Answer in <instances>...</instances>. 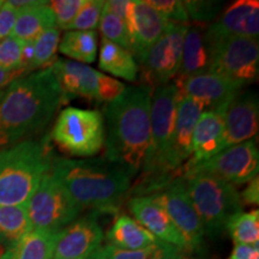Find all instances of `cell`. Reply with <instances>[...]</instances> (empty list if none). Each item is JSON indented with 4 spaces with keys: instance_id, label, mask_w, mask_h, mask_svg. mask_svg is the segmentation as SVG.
<instances>
[{
    "instance_id": "cell-1",
    "label": "cell",
    "mask_w": 259,
    "mask_h": 259,
    "mask_svg": "<svg viewBox=\"0 0 259 259\" xmlns=\"http://www.w3.org/2000/svg\"><path fill=\"white\" fill-rule=\"evenodd\" d=\"M64 101L51 67L16 78L0 100V148L17 144L46 127Z\"/></svg>"
},
{
    "instance_id": "cell-2",
    "label": "cell",
    "mask_w": 259,
    "mask_h": 259,
    "mask_svg": "<svg viewBox=\"0 0 259 259\" xmlns=\"http://www.w3.org/2000/svg\"><path fill=\"white\" fill-rule=\"evenodd\" d=\"M151 96L148 87H130L105 107V158L132 177L143 169L150 147Z\"/></svg>"
},
{
    "instance_id": "cell-3",
    "label": "cell",
    "mask_w": 259,
    "mask_h": 259,
    "mask_svg": "<svg viewBox=\"0 0 259 259\" xmlns=\"http://www.w3.org/2000/svg\"><path fill=\"white\" fill-rule=\"evenodd\" d=\"M51 173L80 210L94 209L99 212L115 211L134 178L105 157L58 158Z\"/></svg>"
},
{
    "instance_id": "cell-4",
    "label": "cell",
    "mask_w": 259,
    "mask_h": 259,
    "mask_svg": "<svg viewBox=\"0 0 259 259\" xmlns=\"http://www.w3.org/2000/svg\"><path fill=\"white\" fill-rule=\"evenodd\" d=\"M53 163L50 136L0 150V206L25 205Z\"/></svg>"
},
{
    "instance_id": "cell-5",
    "label": "cell",
    "mask_w": 259,
    "mask_h": 259,
    "mask_svg": "<svg viewBox=\"0 0 259 259\" xmlns=\"http://www.w3.org/2000/svg\"><path fill=\"white\" fill-rule=\"evenodd\" d=\"M183 178L204 233L210 236L219 235L228 220L242 209L235 186L205 174Z\"/></svg>"
},
{
    "instance_id": "cell-6",
    "label": "cell",
    "mask_w": 259,
    "mask_h": 259,
    "mask_svg": "<svg viewBox=\"0 0 259 259\" xmlns=\"http://www.w3.org/2000/svg\"><path fill=\"white\" fill-rule=\"evenodd\" d=\"M51 136L70 156H93L105 144V119L99 111L67 107L58 115Z\"/></svg>"
},
{
    "instance_id": "cell-7",
    "label": "cell",
    "mask_w": 259,
    "mask_h": 259,
    "mask_svg": "<svg viewBox=\"0 0 259 259\" xmlns=\"http://www.w3.org/2000/svg\"><path fill=\"white\" fill-rule=\"evenodd\" d=\"M180 94L173 82L158 87L151 96V137L143 169L145 174L173 173L167 168L171 137L176 127ZM176 174V173H174Z\"/></svg>"
},
{
    "instance_id": "cell-8",
    "label": "cell",
    "mask_w": 259,
    "mask_h": 259,
    "mask_svg": "<svg viewBox=\"0 0 259 259\" xmlns=\"http://www.w3.org/2000/svg\"><path fill=\"white\" fill-rule=\"evenodd\" d=\"M51 69L59 83L65 101L82 97L90 101L109 103L118 99L126 89L120 80L72 60L57 59Z\"/></svg>"
},
{
    "instance_id": "cell-9",
    "label": "cell",
    "mask_w": 259,
    "mask_h": 259,
    "mask_svg": "<svg viewBox=\"0 0 259 259\" xmlns=\"http://www.w3.org/2000/svg\"><path fill=\"white\" fill-rule=\"evenodd\" d=\"M187 29V24L167 22L161 36L139 61L141 85L148 87L154 92L178 76Z\"/></svg>"
},
{
    "instance_id": "cell-10",
    "label": "cell",
    "mask_w": 259,
    "mask_h": 259,
    "mask_svg": "<svg viewBox=\"0 0 259 259\" xmlns=\"http://www.w3.org/2000/svg\"><path fill=\"white\" fill-rule=\"evenodd\" d=\"M32 228L63 231L78 218L80 209L48 171L29 202L25 204Z\"/></svg>"
},
{
    "instance_id": "cell-11",
    "label": "cell",
    "mask_w": 259,
    "mask_h": 259,
    "mask_svg": "<svg viewBox=\"0 0 259 259\" xmlns=\"http://www.w3.org/2000/svg\"><path fill=\"white\" fill-rule=\"evenodd\" d=\"M211 61L209 72L233 80L244 87L254 83L259 72L257 38L229 36L209 44Z\"/></svg>"
},
{
    "instance_id": "cell-12",
    "label": "cell",
    "mask_w": 259,
    "mask_h": 259,
    "mask_svg": "<svg viewBox=\"0 0 259 259\" xmlns=\"http://www.w3.org/2000/svg\"><path fill=\"white\" fill-rule=\"evenodd\" d=\"M258 148L255 142L251 139L220 151L208 161L186 171L183 177L205 174L219 178L233 186H239L254 179L258 176Z\"/></svg>"
},
{
    "instance_id": "cell-13",
    "label": "cell",
    "mask_w": 259,
    "mask_h": 259,
    "mask_svg": "<svg viewBox=\"0 0 259 259\" xmlns=\"http://www.w3.org/2000/svg\"><path fill=\"white\" fill-rule=\"evenodd\" d=\"M149 197H151L169 216L171 222L185 239L189 250H197L203 244L205 233L191 203L183 177H177L161 191Z\"/></svg>"
},
{
    "instance_id": "cell-14",
    "label": "cell",
    "mask_w": 259,
    "mask_h": 259,
    "mask_svg": "<svg viewBox=\"0 0 259 259\" xmlns=\"http://www.w3.org/2000/svg\"><path fill=\"white\" fill-rule=\"evenodd\" d=\"M173 83L180 97L189 96L200 101L205 107V111L227 109L242 89L240 84L211 72L194 74L185 78L177 77Z\"/></svg>"
},
{
    "instance_id": "cell-15",
    "label": "cell",
    "mask_w": 259,
    "mask_h": 259,
    "mask_svg": "<svg viewBox=\"0 0 259 259\" xmlns=\"http://www.w3.org/2000/svg\"><path fill=\"white\" fill-rule=\"evenodd\" d=\"M124 22L131 41L130 53L141 61L161 36L168 21L147 2H130Z\"/></svg>"
},
{
    "instance_id": "cell-16",
    "label": "cell",
    "mask_w": 259,
    "mask_h": 259,
    "mask_svg": "<svg viewBox=\"0 0 259 259\" xmlns=\"http://www.w3.org/2000/svg\"><path fill=\"white\" fill-rule=\"evenodd\" d=\"M103 232L95 216L74 220L60 231L51 259H84L101 246Z\"/></svg>"
},
{
    "instance_id": "cell-17",
    "label": "cell",
    "mask_w": 259,
    "mask_h": 259,
    "mask_svg": "<svg viewBox=\"0 0 259 259\" xmlns=\"http://www.w3.org/2000/svg\"><path fill=\"white\" fill-rule=\"evenodd\" d=\"M259 34V3L239 0L229 5L221 16L205 29L208 44L229 36L257 38Z\"/></svg>"
},
{
    "instance_id": "cell-18",
    "label": "cell",
    "mask_w": 259,
    "mask_h": 259,
    "mask_svg": "<svg viewBox=\"0 0 259 259\" xmlns=\"http://www.w3.org/2000/svg\"><path fill=\"white\" fill-rule=\"evenodd\" d=\"M227 109H209L200 114L192 137V153L178 174L183 177L203 162L223 150L225 114Z\"/></svg>"
},
{
    "instance_id": "cell-19",
    "label": "cell",
    "mask_w": 259,
    "mask_h": 259,
    "mask_svg": "<svg viewBox=\"0 0 259 259\" xmlns=\"http://www.w3.org/2000/svg\"><path fill=\"white\" fill-rule=\"evenodd\" d=\"M205 111V107L200 101L189 96L180 97L178 103L176 127L171 137L170 150L168 155L167 168L169 171H174L178 177V171L192 153V137L199 116Z\"/></svg>"
},
{
    "instance_id": "cell-20",
    "label": "cell",
    "mask_w": 259,
    "mask_h": 259,
    "mask_svg": "<svg viewBox=\"0 0 259 259\" xmlns=\"http://www.w3.org/2000/svg\"><path fill=\"white\" fill-rule=\"evenodd\" d=\"M258 97L253 93H242L233 100L225 114L223 150L251 141L258 132Z\"/></svg>"
},
{
    "instance_id": "cell-21",
    "label": "cell",
    "mask_w": 259,
    "mask_h": 259,
    "mask_svg": "<svg viewBox=\"0 0 259 259\" xmlns=\"http://www.w3.org/2000/svg\"><path fill=\"white\" fill-rule=\"evenodd\" d=\"M128 209L136 221L155 238L173 245L183 251H189L187 244L169 216L149 196H136L128 200Z\"/></svg>"
},
{
    "instance_id": "cell-22",
    "label": "cell",
    "mask_w": 259,
    "mask_h": 259,
    "mask_svg": "<svg viewBox=\"0 0 259 259\" xmlns=\"http://www.w3.org/2000/svg\"><path fill=\"white\" fill-rule=\"evenodd\" d=\"M211 53L205 37V29L202 25H194L187 29L184 40L183 60L177 77L194 76L209 72Z\"/></svg>"
},
{
    "instance_id": "cell-23",
    "label": "cell",
    "mask_w": 259,
    "mask_h": 259,
    "mask_svg": "<svg viewBox=\"0 0 259 259\" xmlns=\"http://www.w3.org/2000/svg\"><path fill=\"white\" fill-rule=\"evenodd\" d=\"M57 27L56 18L48 2H36L17 10L14 31L11 35L21 41H35L42 32Z\"/></svg>"
},
{
    "instance_id": "cell-24",
    "label": "cell",
    "mask_w": 259,
    "mask_h": 259,
    "mask_svg": "<svg viewBox=\"0 0 259 259\" xmlns=\"http://www.w3.org/2000/svg\"><path fill=\"white\" fill-rule=\"evenodd\" d=\"M60 232L32 228L2 259H51Z\"/></svg>"
},
{
    "instance_id": "cell-25",
    "label": "cell",
    "mask_w": 259,
    "mask_h": 259,
    "mask_svg": "<svg viewBox=\"0 0 259 259\" xmlns=\"http://www.w3.org/2000/svg\"><path fill=\"white\" fill-rule=\"evenodd\" d=\"M107 240L111 246L122 250H141L154 245L158 239L149 233L144 227L130 218L127 215H120L116 218L108 233Z\"/></svg>"
},
{
    "instance_id": "cell-26",
    "label": "cell",
    "mask_w": 259,
    "mask_h": 259,
    "mask_svg": "<svg viewBox=\"0 0 259 259\" xmlns=\"http://www.w3.org/2000/svg\"><path fill=\"white\" fill-rule=\"evenodd\" d=\"M99 67L105 72L128 82H136L138 78L139 67L132 54L106 38H102L101 42Z\"/></svg>"
},
{
    "instance_id": "cell-27",
    "label": "cell",
    "mask_w": 259,
    "mask_h": 259,
    "mask_svg": "<svg viewBox=\"0 0 259 259\" xmlns=\"http://www.w3.org/2000/svg\"><path fill=\"white\" fill-rule=\"evenodd\" d=\"M185 251L160 241L141 250H122L111 245L100 246L90 259H183Z\"/></svg>"
},
{
    "instance_id": "cell-28",
    "label": "cell",
    "mask_w": 259,
    "mask_h": 259,
    "mask_svg": "<svg viewBox=\"0 0 259 259\" xmlns=\"http://www.w3.org/2000/svg\"><path fill=\"white\" fill-rule=\"evenodd\" d=\"M58 50L65 57L76 60V63L92 64L97 54V32L95 30L66 31L59 42Z\"/></svg>"
},
{
    "instance_id": "cell-29",
    "label": "cell",
    "mask_w": 259,
    "mask_h": 259,
    "mask_svg": "<svg viewBox=\"0 0 259 259\" xmlns=\"http://www.w3.org/2000/svg\"><path fill=\"white\" fill-rule=\"evenodd\" d=\"M32 229L25 205L0 206V242L11 247Z\"/></svg>"
},
{
    "instance_id": "cell-30",
    "label": "cell",
    "mask_w": 259,
    "mask_h": 259,
    "mask_svg": "<svg viewBox=\"0 0 259 259\" xmlns=\"http://www.w3.org/2000/svg\"><path fill=\"white\" fill-rule=\"evenodd\" d=\"M227 232L235 245H258L259 241V211L258 209L248 212L239 211L228 220Z\"/></svg>"
},
{
    "instance_id": "cell-31",
    "label": "cell",
    "mask_w": 259,
    "mask_h": 259,
    "mask_svg": "<svg viewBox=\"0 0 259 259\" xmlns=\"http://www.w3.org/2000/svg\"><path fill=\"white\" fill-rule=\"evenodd\" d=\"M60 29L53 27L48 29L34 41V60L31 65V72L51 67L57 60L56 54L59 48Z\"/></svg>"
},
{
    "instance_id": "cell-32",
    "label": "cell",
    "mask_w": 259,
    "mask_h": 259,
    "mask_svg": "<svg viewBox=\"0 0 259 259\" xmlns=\"http://www.w3.org/2000/svg\"><path fill=\"white\" fill-rule=\"evenodd\" d=\"M99 28L102 32L103 38L114 42L126 51H131V41H130L127 28L120 17L111 12L102 11Z\"/></svg>"
},
{
    "instance_id": "cell-33",
    "label": "cell",
    "mask_w": 259,
    "mask_h": 259,
    "mask_svg": "<svg viewBox=\"0 0 259 259\" xmlns=\"http://www.w3.org/2000/svg\"><path fill=\"white\" fill-rule=\"evenodd\" d=\"M103 4L102 0H85L82 9L77 14L69 25V30H79V31H90L95 30L99 27L100 19H101Z\"/></svg>"
},
{
    "instance_id": "cell-34",
    "label": "cell",
    "mask_w": 259,
    "mask_h": 259,
    "mask_svg": "<svg viewBox=\"0 0 259 259\" xmlns=\"http://www.w3.org/2000/svg\"><path fill=\"white\" fill-rule=\"evenodd\" d=\"M22 46L23 41L14 35L0 41V69L9 72L21 71L24 73L22 69Z\"/></svg>"
},
{
    "instance_id": "cell-35",
    "label": "cell",
    "mask_w": 259,
    "mask_h": 259,
    "mask_svg": "<svg viewBox=\"0 0 259 259\" xmlns=\"http://www.w3.org/2000/svg\"><path fill=\"white\" fill-rule=\"evenodd\" d=\"M85 0H53L48 5L56 18V25L59 29L67 30L69 25L76 17Z\"/></svg>"
},
{
    "instance_id": "cell-36",
    "label": "cell",
    "mask_w": 259,
    "mask_h": 259,
    "mask_svg": "<svg viewBox=\"0 0 259 259\" xmlns=\"http://www.w3.org/2000/svg\"><path fill=\"white\" fill-rule=\"evenodd\" d=\"M148 5L154 8L156 11L163 16L168 22L174 23L187 24L190 18L184 5V2H177V0H150L147 2Z\"/></svg>"
},
{
    "instance_id": "cell-37",
    "label": "cell",
    "mask_w": 259,
    "mask_h": 259,
    "mask_svg": "<svg viewBox=\"0 0 259 259\" xmlns=\"http://www.w3.org/2000/svg\"><path fill=\"white\" fill-rule=\"evenodd\" d=\"M189 18H192L199 25L205 24L218 16L220 3L216 2H184Z\"/></svg>"
},
{
    "instance_id": "cell-38",
    "label": "cell",
    "mask_w": 259,
    "mask_h": 259,
    "mask_svg": "<svg viewBox=\"0 0 259 259\" xmlns=\"http://www.w3.org/2000/svg\"><path fill=\"white\" fill-rule=\"evenodd\" d=\"M16 17H17V9L14 8L9 2H4L0 8V41L12 34Z\"/></svg>"
},
{
    "instance_id": "cell-39",
    "label": "cell",
    "mask_w": 259,
    "mask_h": 259,
    "mask_svg": "<svg viewBox=\"0 0 259 259\" xmlns=\"http://www.w3.org/2000/svg\"><path fill=\"white\" fill-rule=\"evenodd\" d=\"M241 205H258L259 203V179L255 177L250 183H247V186L245 190L239 194Z\"/></svg>"
},
{
    "instance_id": "cell-40",
    "label": "cell",
    "mask_w": 259,
    "mask_h": 259,
    "mask_svg": "<svg viewBox=\"0 0 259 259\" xmlns=\"http://www.w3.org/2000/svg\"><path fill=\"white\" fill-rule=\"evenodd\" d=\"M227 259H259V246L235 245Z\"/></svg>"
},
{
    "instance_id": "cell-41",
    "label": "cell",
    "mask_w": 259,
    "mask_h": 259,
    "mask_svg": "<svg viewBox=\"0 0 259 259\" xmlns=\"http://www.w3.org/2000/svg\"><path fill=\"white\" fill-rule=\"evenodd\" d=\"M23 74L24 73L21 72V71H16V72H9V71L0 69V90H2L3 88H5L6 85H9V84L11 82H14L16 78L23 76Z\"/></svg>"
},
{
    "instance_id": "cell-42",
    "label": "cell",
    "mask_w": 259,
    "mask_h": 259,
    "mask_svg": "<svg viewBox=\"0 0 259 259\" xmlns=\"http://www.w3.org/2000/svg\"><path fill=\"white\" fill-rule=\"evenodd\" d=\"M6 250H8V248H6V247H5V246H4V245H3V244H2V242H0V259H2V258H3V255H4V254H5V252H6Z\"/></svg>"
},
{
    "instance_id": "cell-43",
    "label": "cell",
    "mask_w": 259,
    "mask_h": 259,
    "mask_svg": "<svg viewBox=\"0 0 259 259\" xmlns=\"http://www.w3.org/2000/svg\"><path fill=\"white\" fill-rule=\"evenodd\" d=\"M3 4H4V2H2V0H0V8H2Z\"/></svg>"
},
{
    "instance_id": "cell-44",
    "label": "cell",
    "mask_w": 259,
    "mask_h": 259,
    "mask_svg": "<svg viewBox=\"0 0 259 259\" xmlns=\"http://www.w3.org/2000/svg\"><path fill=\"white\" fill-rule=\"evenodd\" d=\"M2 97H3V92H0V100H2Z\"/></svg>"
},
{
    "instance_id": "cell-45",
    "label": "cell",
    "mask_w": 259,
    "mask_h": 259,
    "mask_svg": "<svg viewBox=\"0 0 259 259\" xmlns=\"http://www.w3.org/2000/svg\"><path fill=\"white\" fill-rule=\"evenodd\" d=\"M84 259H90V257H88V258H84Z\"/></svg>"
},
{
    "instance_id": "cell-46",
    "label": "cell",
    "mask_w": 259,
    "mask_h": 259,
    "mask_svg": "<svg viewBox=\"0 0 259 259\" xmlns=\"http://www.w3.org/2000/svg\"><path fill=\"white\" fill-rule=\"evenodd\" d=\"M183 259H189V258H183Z\"/></svg>"
}]
</instances>
